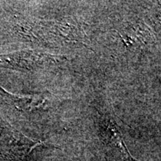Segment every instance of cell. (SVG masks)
Listing matches in <instances>:
<instances>
[{
	"label": "cell",
	"instance_id": "1",
	"mask_svg": "<svg viewBox=\"0 0 161 161\" xmlns=\"http://www.w3.org/2000/svg\"><path fill=\"white\" fill-rule=\"evenodd\" d=\"M61 56L36 51H20L0 55V66L33 71L61 62Z\"/></svg>",
	"mask_w": 161,
	"mask_h": 161
}]
</instances>
